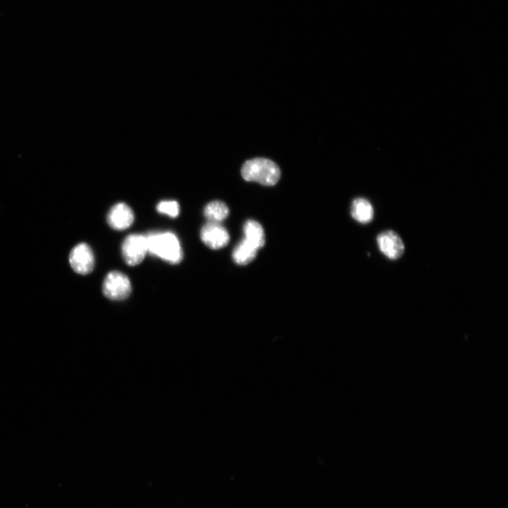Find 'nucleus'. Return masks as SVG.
I'll return each mask as SVG.
<instances>
[{"label":"nucleus","instance_id":"1","mask_svg":"<svg viewBox=\"0 0 508 508\" xmlns=\"http://www.w3.org/2000/svg\"><path fill=\"white\" fill-rule=\"evenodd\" d=\"M145 236L148 253L170 264H178L182 260L181 246L174 233L152 231Z\"/></svg>","mask_w":508,"mask_h":508},{"label":"nucleus","instance_id":"2","mask_svg":"<svg viewBox=\"0 0 508 508\" xmlns=\"http://www.w3.org/2000/svg\"><path fill=\"white\" fill-rule=\"evenodd\" d=\"M241 176L247 181H254L264 186H273L277 183L281 172L273 161L263 157L247 160L241 167Z\"/></svg>","mask_w":508,"mask_h":508},{"label":"nucleus","instance_id":"3","mask_svg":"<svg viewBox=\"0 0 508 508\" xmlns=\"http://www.w3.org/2000/svg\"><path fill=\"white\" fill-rule=\"evenodd\" d=\"M102 291L109 299L123 300L131 293V284L128 277L123 272L111 271L106 275L103 281Z\"/></svg>","mask_w":508,"mask_h":508},{"label":"nucleus","instance_id":"4","mask_svg":"<svg viewBox=\"0 0 508 508\" xmlns=\"http://www.w3.org/2000/svg\"><path fill=\"white\" fill-rule=\"evenodd\" d=\"M147 253L145 235H128L121 245V254L126 263L130 266L140 264Z\"/></svg>","mask_w":508,"mask_h":508},{"label":"nucleus","instance_id":"5","mask_svg":"<svg viewBox=\"0 0 508 508\" xmlns=\"http://www.w3.org/2000/svg\"><path fill=\"white\" fill-rule=\"evenodd\" d=\"M72 269L78 274H87L95 267V256L91 248L85 243L76 245L69 255Z\"/></svg>","mask_w":508,"mask_h":508},{"label":"nucleus","instance_id":"6","mask_svg":"<svg viewBox=\"0 0 508 508\" xmlns=\"http://www.w3.org/2000/svg\"><path fill=\"white\" fill-rule=\"evenodd\" d=\"M380 251L389 260H397L404 253V243L399 235L394 231L385 230L376 238Z\"/></svg>","mask_w":508,"mask_h":508},{"label":"nucleus","instance_id":"7","mask_svg":"<svg viewBox=\"0 0 508 508\" xmlns=\"http://www.w3.org/2000/svg\"><path fill=\"white\" fill-rule=\"evenodd\" d=\"M200 236L202 243L211 249H219L229 241L226 229L219 223L207 222L200 229Z\"/></svg>","mask_w":508,"mask_h":508},{"label":"nucleus","instance_id":"8","mask_svg":"<svg viewBox=\"0 0 508 508\" xmlns=\"http://www.w3.org/2000/svg\"><path fill=\"white\" fill-rule=\"evenodd\" d=\"M132 209L124 202L113 205L107 214V223L114 230L121 231L128 228L134 221Z\"/></svg>","mask_w":508,"mask_h":508},{"label":"nucleus","instance_id":"9","mask_svg":"<svg viewBox=\"0 0 508 508\" xmlns=\"http://www.w3.org/2000/svg\"><path fill=\"white\" fill-rule=\"evenodd\" d=\"M352 217L361 224L370 222L374 217V209L372 204L365 198L354 199L351 206Z\"/></svg>","mask_w":508,"mask_h":508},{"label":"nucleus","instance_id":"10","mask_svg":"<svg viewBox=\"0 0 508 508\" xmlns=\"http://www.w3.org/2000/svg\"><path fill=\"white\" fill-rule=\"evenodd\" d=\"M243 234L248 242L258 250L261 248L265 242L264 230L255 220L248 219L243 224Z\"/></svg>","mask_w":508,"mask_h":508},{"label":"nucleus","instance_id":"11","mask_svg":"<svg viewBox=\"0 0 508 508\" xmlns=\"http://www.w3.org/2000/svg\"><path fill=\"white\" fill-rule=\"evenodd\" d=\"M258 249L246 239L240 241L232 252L233 260L239 265H246L254 260Z\"/></svg>","mask_w":508,"mask_h":508},{"label":"nucleus","instance_id":"12","mask_svg":"<svg viewBox=\"0 0 508 508\" xmlns=\"http://www.w3.org/2000/svg\"><path fill=\"white\" fill-rule=\"evenodd\" d=\"M203 213L209 222L219 223L227 217L229 210L224 202L214 200L205 205Z\"/></svg>","mask_w":508,"mask_h":508},{"label":"nucleus","instance_id":"13","mask_svg":"<svg viewBox=\"0 0 508 508\" xmlns=\"http://www.w3.org/2000/svg\"><path fill=\"white\" fill-rule=\"evenodd\" d=\"M156 209L159 213L167 214L172 218L179 216L180 212L179 205L176 200L160 201L157 204Z\"/></svg>","mask_w":508,"mask_h":508}]
</instances>
